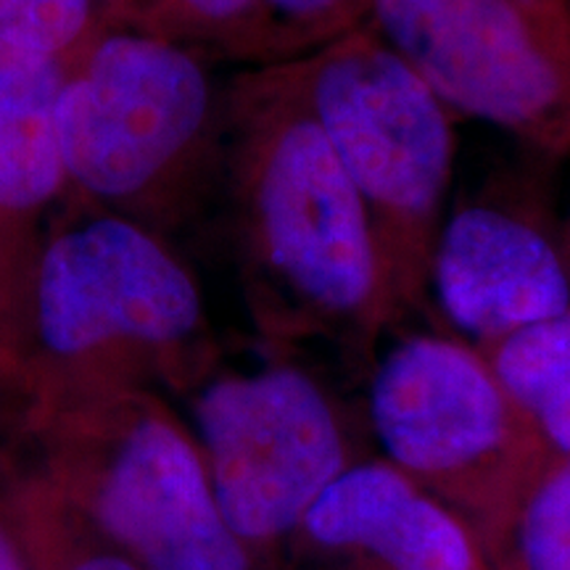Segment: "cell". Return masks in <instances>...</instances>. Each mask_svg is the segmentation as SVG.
I'll list each match as a JSON object with an SVG mask.
<instances>
[{
	"label": "cell",
	"instance_id": "cell-1",
	"mask_svg": "<svg viewBox=\"0 0 570 570\" xmlns=\"http://www.w3.org/2000/svg\"><path fill=\"white\" fill-rule=\"evenodd\" d=\"M217 202L256 331L277 348L327 341L373 370L391 331L373 230L294 59L227 80Z\"/></svg>",
	"mask_w": 570,
	"mask_h": 570
},
{
	"label": "cell",
	"instance_id": "cell-2",
	"mask_svg": "<svg viewBox=\"0 0 570 570\" xmlns=\"http://www.w3.org/2000/svg\"><path fill=\"white\" fill-rule=\"evenodd\" d=\"M214 362L202 285L175 244L69 196L0 344V373L17 377L30 412L142 389L151 375L196 386Z\"/></svg>",
	"mask_w": 570,
	"mask_h": 570
},
{
	"label": "cell",
	"instance_id": "cell-3",
	"mask_svg": "<svg viewBox=\"0 0 570 570\" xmlns=\"http://www.w3.org/2000/svg\"><path fill=\"white\" fill-rule=\"evenodd\" d=\"M164 35L111 27L67 63L59 138L71 196L175 235L217 204L227 80Z\"/></svg>",
	"mask_w": 570,
	"mask_h": 570
},
{
	"label": "cell",
	"instance_id": "cell-4",
	"mask_svg": "<svg viewBox=\"0 0 570 570\" xmlns=\"http://www.w3.org/2000/svg\"><path fill=\"white\" fill-rule=\"evenodd\" d=\"M373 230L389 323L417 315L454 169L452 111L367 24L294 59Z\"/></svg>",
	"mask_w": 570,
	"mask_h": 570
},
{
	"label": "cell",
	"instance_id": "cell-5",
	"mask_svg": "<svg viewBox=\"0 0 570 570\" xmlns=\"http://www.w3.org/2000/svg\"><path fill=\"white\" fill-rule=\"evenodd\" d=\"M367 402L383 460L452 510L491 562L558 458L479 348L441 333L399 338L370 370Z\"/></svg>",
	"mask_w": 570,
	"mask_h": 570
},
{
	"label": "cell",
	"instance_id": "cell-6",
	"mask_svg": "<svg viewBox=\"0 0 570 570\" xmlns=\"http://www.w3.org/2000/svg\"><path fill=\"white\" fill-rule=\"evenodd\" d=\"M48 460L82 489L142 570H252L219 510L196 436L142 389L30 415Z\"/></svg>",
	"mask_w": 570,
	"mask_h": 570
},
{
	"label": "cell",
	"instance_id": "cell-7",
	"mask_svg": "<svg viewBox=\"0 0 570 570\" xmlns=\"http://www.w3.org/2000/svg\"><path fill=\"white\" fill-rule=\"evenodd\" d=\"M365 24L449 111L570 154V0H373Z\"/></svg>",
	"mask_w": 570,
	"mask_h": 570
},
{
	"label": "cell",
	"instance_id": "cell-8",
	"mask_svg": "<svg viewBox=\"0 0 570 570\" xmlns=\"http://www.w3.org/2000/svg\"><path fill=\"white\" fill-rule=\"evenodd\" d=\"M194 423L219 510L246 547L302 531L354 465L336 402L294 362L212 370L196 383Z\"/></svg>",
	"mask_w": 570,
	"mask_h": 570
},
{
	"label": "cell",
	"instance_id": "cell-9",
	"mask_svg": "<svg viewBox=\"0 0 570 570\" xmlns=\"http://www.w3.org/2000/svg\"><path fill=\"white\" fill-rule=\"evenodd\" d=\"M431 288L449 323L489 344L570 312L566 244L508 206H460L441 225Z\"/></svg>",
	"mask_w": 570,
	"mask_h": 570
},
{
	"label": "cell",
	"instance_id": "cell-10",
	"mask_svg": "<svg viewBox=\"0 0 570 570\" xmlns=\"http://www.w3.org/2000/svg\"><path fill=\"white\" fill-rule=\"evenodd\" d=\"M67 63L0 42V344L71 190L59 138Z\"/></svg>",
	"mask_w": 570,
	"mask_h": 570
},
{
	"label": "cell",
	"instance_id": "cell-11",
	"mask_svg": "<svg viewBox=\"0 0 570 570\" xmlns=\"http://www.w3.org/2000/svg\"><path fill=\"white\" fill-rule=\"evenodd\" d=\"M302 531L375 570H494L468 525L383 458L346 468Z\"/></svg>",
	"mask_w": 570,
	"mask_h": 570
},
{
	"label": "cell",
	"instance_id": "cell-12",
	"mask_svg": "<svg viewBox=\"0 0 570 570\" xmlns=\"http://www.w3.org/2000/svg\"><path fill=\"white\" fill-rule=\"evenodd\" d=\"M554 458L570 454V312L475 346Z\"/></svg>",
	"mask_w": 570,
	"mask_h": 570
},
{
	"label": "cell",
	"instance_id": "cell-13",
	"mask_svg": "<svg viewBox=\"0 0 570 570\" xmlns=\"http://www.w3.org/2000/svg\"><path fill=\"white\" fill-rule=\"evenodd\" d=\"M132 27L244 69L304 56L262 0H132Z\"/></svg>",
	"mask_w": 570,
	"mask_h": 570
},
{
	"label": "cell",
	"instance_id": "cell-14",
	"mask_svg": "<svg viewBox=\"0 0 570 570\" xmlns=\"http://www.w3.org/2000/svg\"><path fill=\"white\" fill-rule=\"evenodd\" d=\"M111 27H132V0H0V42L63 63Z\"/></svg>",
	"mask_w": 570,
	"mask_h": 570
},
{
	"label": "cell",
	"instance_id": "cell-15",
	"mask_svg": "<svg viewBox=\"0 0 570 570\" xmlns=\"http://www.w3.org/2000/svg\"><path fill=\"white\" fill-rule=\"evenodd\" d=\"M494 570H570V454L547 468L499 541Z\"/></svg>",
	"mask_w": 570,
	"mask_h": 570
},
{
	"label": "cell",
	"instance_id": "cell-16",
	"mask_svg": "<svg viewBox=\"0 0 570 570\" xmlns=\"http://www.w3.org/2000/svg\"><path fill=\"white\" fill-rule=\"evenodd\" d=\"M262 6L298 51L309 53L365 24L373 0H262Z\"/></svg>",
	"mask_w": 570,
	"mask_h": 570
},
{
	"label": "cell",
	"instance_id": "cell-17",
	"mask_svg": "<svg viewBox=\"0 0 570 570\" xmlns=\"http://www.w3.org/2000/svg\"><path fill=\"white\" fill-rule=\"evenodd\" d=\"M69 570H140L132 560L117 558V554H96V558H88L77 562L75 568Z\"/></svg>",
	"mask_w": 570,
	"mask_h": 570
},
{
	"label": "cell",
	"instance_id": "cell-18",
	"mask_svg": "<svg viewBox=\"0 0 570 570\" xmlns=\"http://www.w3.org/2000/svg\"><path fill=\"white\" fill-rule=\"evenodd\" d=\"M0 570H24L17 547H13V541L3 525H0Z\"/></svg>",
	"mask_w": 570,
	"mask_h": 570
},
{
	"label": "cell",
	"instance_id": "cell-19",
	"mask_svg": "<svg viewBox=\"0 0 570 570\" xmlns=\"http://www.w3.org/2000/svg\"><path fill=\"white\" fill-rule=\"evenodd\" d=\"M562 244H566V246L570 244V223H568V233H566V240H562Z\"/></svg>",
	"mask_w": 570,
	"mask_h": 570
},
{
	"label": "cell",
	"instance_id": "cell-20",
	"mask_svg": "<svg viewBox=\"0 0 570 570\" xmlns=\"http://www.w3.org/2000/svg\"><path fill=\"white\" fill-rule=\"evenodd\" d=\"M566 254H568V262H570V244L566 246Z\"/></svg>",
	"mask_w": 570,
	"mask_h": 570
}]
</instances>
